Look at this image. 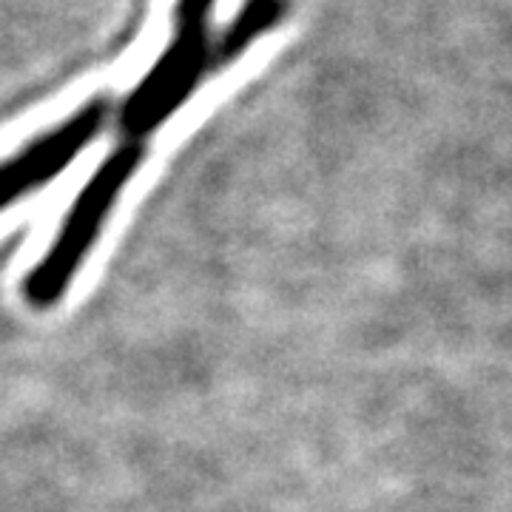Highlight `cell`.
Instances as JSON below:
<instances>
[{
    "mask_svg": "<svg viewBox=\"0 0 512 512\" xmlns=\"http://www.w3.org/2000/svg\"><path fill=\"white\" fill-rule=\"evenodd\" d=\"M288 12L291 0H248L217 37L211 32L174 29L160 60L117 109V128L123 140L146 143L200 89L205 77L237 60L245 49H251V43L288 18Z\"/></svg>",
    "mask_w": 512,
    "mask_h": 512,
    "instance_id": "1",
    "label": "cell"
},
{
    "mask_svg": "<svg viewBox=\"0 0 512 512\" xmlns=\"http://www.w3.org/2000/svg\"><path fill=\"white\" fill-rule=\"evenodd\" d=\"M146 160V143L120 140L103 163L97 165L89 183L80 188L66 220L57 231L52 248L23 279V299L35 311H49L72 288L74 276L83 268L86 256L103 234L109 214L120 200L123 188L131 183L137 168Z\"/></svg>",
    "mask_w": 512,
    "mask_h": 512,
    "instance_id": "2",
    "label": "cell"
},
{
    "mask_svg": "<svg viewBox=\"0 0 512 512\" xmlns=\"http://www.w3.org/2000/svg\"><path fill=\"white\" fill-rule=\"evenodd\" d=\"M111 103L106 97L89 100L72 117L49 128L46 134L35 137L18 154L0 163V211L12 208L23 197L35 194L37 188L52 183L57 174L83 154V148L100 137V131L109 126Z\"/></svg>",
    "mask_w": 512,
    "mask_h": 512,
    "instance_id": "3",
    "label": "cell"
}]
</instances>
